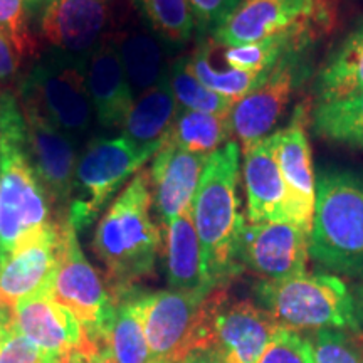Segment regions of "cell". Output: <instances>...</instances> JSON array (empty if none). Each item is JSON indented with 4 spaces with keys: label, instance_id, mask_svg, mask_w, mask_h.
Segmentation results:
<instances>
[{
    "label": "cell",
    "instance_id": "obj_1",
    "mask_svg": "<svg viewBox=\"0 0 363 363\" xmlns=\"http://www.w3.org/2000/svg\"><path fill=\"white\" fill-rule=\"evenodd\" d=\"M163 238L152 217L148 172L140 170L98 222L93 251L106 269L108 289L135 288L153 278Z\"/></svg>",
    "mask_w": 363,
    "mask_h": 363
},
{
    "label": "cell",
    "instance_id": "obj_2",
    "mask_svg": "<svg viewBox=\"0 0 363 363\" xmlns=\"http://www.w3.org/2000/svg\"><path fill=\"white\" fill-rule=\"evenodd\" d=\"M240 147L233 140L207 158L190 214L201 240L206 274L214 288L240 274L239 240L246 216L238 195Z\"/></svg>",
    "mask_w": 363,
    "mask_h": 363
},
{
    "label": "cell",
    "instance_id": "obj_3",
    "mask_svg": "<svg viewBox=\"0 0 363 363\" xmlns=\"http://www.w3.org/2000/svg\"><path fill=\"white\" fill-rule=\"evenodd\" d=\"M54 220L51 199L27 157L19 101L16 93L0 91V259Z\"/></svg>",
    "mask_w": 363,
    "mask_h": 363
},
{
    "label": "cell",
    "instance_id": "obj_4",
    "mask_svg": "<svg viewBox=\"0 0 363 363\" xmlns=\"http://www.w3.org/2000/svg\"><path fill=\"white\" fill-rule=\"evenodd\" d=\"M310 257L335 276L363 281V172L343 167L316 175Z\"/></svg>",
    "mask_w": 363,
    "mask_h": 363
},
{
    "label": "cell",
    "instance_id": "obj_5",
    "mask_svg": "<svg viewBox=\"0 0 363 363\" xmlns=\"http://www.w3.org/2000/svg\"><path fill=\"white\" fill-rule=\"evenodd\" d=\"M254 298L279 326L298 333L357 331L350 288L330 272H305L281 281L259 279Z\"/></svg>",
    "mask_w": 363,
    "mask_h": 363
},
{
    "label": "cell",
    "instance_id": "obj_6",
    "mask_svg": "<svg viewBox=\"0 0 363 363\" xmlns=\"http://www.w3.org/2000/svg\"><path fill=\"white\" fill-rule=\"evenodd\" d=\"M86 65L49 49L17 84L19 103L29 104L76 143L91 136L96 120L84 76Z\"/></svg>",
    "mask_w": 363,
    "mask_h": 363
},
{
    "label": "cell",
    "instance_id": "obj_7",
    "mask_svg": "<svg viewBox=\"0 0 363 363\" xmlns=\"http://www.w3.org/2000/svg\"><path fill=\"white\" fill-rule=\"evenodd\" d=\"M318 38H299L284 49L266 79L252 93L234 104L230 128L235 142L246 150L274 133L293 94L306 83L313 71V52Z\"/></svg>",
    "mask_w": 363,
    "mask_h": 363
},
{
    "label": "cell",
    "instance_id": "obj_8",
    "mask_svg": "<svg viewBox=\"0 0 363 363\" xmlns=\"http://www.w3.org/2000/svg\"><path fill=\"white\" fill-rule=\"evenodd\" d=\"M157 152L142 150L125 136L91 138L76 167L74 189L69 202L71 224L76 230L88 227L110 203L126 182L143 170Z\"/></svg>",
    "mask_w": 363,
    "mask_h": 363
},
{
    "label": "cell",
    "instance_id": "obj_9",
    "mask_svg": "<svg viewBox=\"0 0 363 363\" xmlns=\"http://www.w3.org/2000/svg\"><path fill=\"white\" fill-rule=\"evenodd\" d=\"M208 293L175 289L147 293L140 289V318L157 363H179L189 353L206 350Z\"/></svg>",
    "mask_w": 363,
    "mask_h": 363
},
{
    "label": "cell",
    "instance_id": "obj_10",
    "mask_svg": "<svg viewBox=\"0 0 363 363\" xmlns=\"http://www.w3.org/2000/svg\"><path fill=\"white\" fill-rule=\"evenodd\" d=\"M281 328L251 299H233L225 286L207 296V343L224 363H256Z\"/></svg>",
    "mask_w": 363,
    "mask_h": 363
},
{
    "label": "cell",
    "instance_id": "obj_11",
    "mask_svg": "<svg viewBox=\"0 0 363 363\" xmlns=\"http://www.w3.org/2000/svg\"><path fill=\"white\" fill-rule=\"evenodd\" d=\"M331 21L330 0H242L212 40L224 48H235L301 27H316L325 33Z\"/></svg>",
    "mask_w": 363,
    "mask_h": 363
},
{
    "label": "cell",
    "instance_id": "obj_12",
    "mask_svg": "<svg viewBox=\"0 0 363 363\" xmlns=\"http://www.w3.org/2000/svg\"><path fill=\"white\" fill-rule=\"evenodd\" d=\"M59 305L69 310L84 326L88 337L101 328L111 308L110 289L79 246L78 230L62 216L57 267L49 289Z\"/></svg>",
    "mask_w": 363,
    "mask_h": 363
},
{
    "label": "cell",
    "instance_id": "obj_13",
    "mask_svg": "<svg viewBox=\"0 0 363 363\" xmlns=\"http://www.w3.org/2000/svg\"><path fill=\"white\" fill-rule=\"evenodd\" d=\"M115 0H52L40 17L49 49L86 65L115 35Z\"/></svg>",
    "mask_w": 363,
    "mask_h": 363
},
{
    "label": "cell",
    "instance_id": "obj_14",
    "mask_svg": "<svg viewBox=\"0 0 363 363\" xmlns=\"http://www.w3.org/2000/svg\"><path fill=\"white\" fill-rule=\"evenodd\" d=\"M239 266L261 281L305 274L310 261V230L291 222L246 220L239 240Z\"/></svg>",
    "mask_w": 363,
    "mask_h": 363
},
{
    "label": "cell",
    "instance_id": "obj_15",
    "mask_svg": "<svg viewBox=\"0 0 363 363\" xmlns=\"http://www.w3.org/2000/svg\"><path fill=\"white\" fill-rule=\"evenodd\" d=\"M61 220L62 216L26 235L0 259V294L11 310L51 289L61 246Z\"/></svg>",
    "mask_w": 363,
    "mask_h": 363
},
{
    "label": "cell",
    "instance_id": "obj_16",
    "mask_svg": "<svg viewBox=\"0 0 363 363\" xmlns=\"http://www.w3.org/2000/svg\"><path fill=\"white\" fill-rule=\"evenodd\" d=\"M19 106L26 123V148L30 165L52 206L65 207L71 202L74 189L78 143L33 106L24 103H19Z\"/></svg>",
    "mask_w": 363,
    "mask_h": 363
},
{
    "label": "cell",
    "instance_id": "obj_17",
    "mask_svg": "<svg viewBox=\"0 0 363 363\" xmlns=\"http://www.w3.org/2000/svg\"><path fill=\"white\" fill-rule=\"evenodd\" d=\"M242 175L247 222H291L299 225L291 195L276 160L272 135L244 150Z\"/></svg>",
    "mask_w": 363,
    "mask_h": 363
},
{
    "label": "cell",
    "instance_id": "obj_18",
    "mask_svg": "<svg viewBox=\"0 0 363 363\" xmlns=\"http://www.w3.org/2000/svg\"><path fill=\"white\" fill-rule=\"evenodd\" d=\"M13 326L34 347L61 360L89 343L84 326L49 291L24 299L13 308Z\"/></svg>",
    "mask_w": 363,
    "mask_h": 363
},
{
    "label": "cell",
    "instance_id": "obj_19",
    "mask_svg": "<svg viewBox=\"0 0 363 363\" xmlns=\"http://www.w3.org/2000/svg\"><path fill=\"white\" fill-rule=\"evenodd\" d=\"M207 158L172 145H162L153 155L148 172L150 192L152 206L163 225L192 206Z\"/></svg>",
    "mask_w": 363,
    "mask_h": 363
},
{
    "label": "cell",
    "instance_id": "obj_20",
    "mask_svg": "<svg viewBox=\"0 0 363 363\" xmlns=\"http://www.w3.org/2000/svg\"><path fill=\"white\" fill-rule=\"evenodd\" d=\"M306 110L298 106L288 126L272 133L276 160L291 195L298 224L311 233L316 202V174L306 136Z\"/></svg>",
    "mask_w": 363,
    "mask_h": 363
},
{
    "label": "cell",
    "instance_id": "obj_21",
    "mask_svg": "<svg viewBox=\"0 0 363 363\" xmlns=\"http://www.w3.org/2000/svg\"><path fill=\"white\" fill-rule=\"evenodd\" d=\"M84 76L99 126L104 130L121 128L135 96L113 38L91 54L86 61Z\"/></svg>",
    "mask_w": 363,
    "mask_h": 363
},
{
    "label": "cell",
    "instance_id": "obj_22",
    "mask_svg": "<svg viewBox=\"0 0 363 363\" xmlns=\"http://www.w3.org/2000/svg\"><path fill=\"white\" fill-rule=\"evenodd\" d=\"M138 286L110 291V311L101 328L89 337L115 363H157L145 337L138 311Z\"/></svg>",
    "mask_w": 363,
    "mask_h": 363
},
{
    "label": "cell",
    "instance_id": "obj_23",
    "mask_svg": "<svg viewBox=\"0 0 363 363\" xmlns=\"http://www.w3.org/2000/svg\"><path fill=\"white\" fill-rule=\"evenodd\" d=\"M163 227H165V238H163L162 252L169 288L175 291L216 289L206 274L202 246L190 208Z\"/></svg>",
    "mask_w": 363,
    "mask_h": 363
},
{
    "label": "cell",
    "instance_id": "obj_24",
    "mask_svg": "<svg viewBox=\"0 0 363 363\" xmlns=\"http://www.w3.org/2000/svg\"><path fill=\"white\" fill-rule=\"evenodd\" d=\"M135 99L169 74L170 65L163 40L152 29L128 27L113 35ZM169 45V44H167Z\"/></svg>",
    "mask_w": 363,
    "mask_h": 363
},
{
    "label": "cell",
    "instance_id": "obj_25",
    "mask_svg": "<svg viewBox=\"0 0 363 363\" xmlns=\"http://www.w3.org/2000/svg\"><path fill=\"white\" fill-rule=\"evenodd\" d=\"M318 103H331L363 93V19L347 34L318 71Z\"/></svg>",
    "mask_w": 363,
    "mask_h": 363
},
{
    "label": "cell",
    "instance_id": "obj_26",
    "mask_svg": "<svg viewBox=\"0 0 363 363\" xmlns=\"http://www.w3.org/2000/svg\"><path fill=\"white\" fill-rule=\"evenodd\" d=\"M177 111H179V104H177L169 74H167L160 83L135 99L121 126L123 130L121 136H125L138 148L158 152L163 136L169 131Z\"/></svg>",
    "mask_w": 363,
    "mask_h": 363
},
{
    "label": "cell",
    "instance_id": "obj_27",
    "mask_svg": "<svg viewBox=\"0 0 363 363\" xmlns=\"http://www.w3.org/2000/svg\"><path fill=\"white\" fill-rule=\"evenodd\" d=\"M229 116L179 108L162 145H172L185 152L211 157L233 142Z\"/></svg>",
    "mask_w": 363,
    "mask_h": 363
},
{
    "label": "cell",
    "instance_id": "obj_28",
    "mask_svg": "<svg viewBox=\"0 0 363 363\" xmlns=\"http://www.w3.org/2000/svg\"><path fill=\"white\" fill-rule=\"evenodd\" d=\"M311 128L328 142L363 150V93L316 104L311 113Z\"/></svg>",
    "mask_w": 363,
    "mask_h": 363
},
{
    "label": "cell",
    "instance_id": "obj_29",
    "mask_svg": "<svg viewBox=\"0 0 363 363\" xmlns=\"http://www.w3.org/2000/svg\"><path fill=\"white\" fill-rule=\"evenodd\" d=\"M187 65L195 78L203 86L234 103L240 101L249 93H252L266 79L267 72L271 71L249 72L234 69V67H225V69L214 67L211 62V44L207 39H202L195 48V51L189 54Z\"/></svg>",
    "mask_w": 363,
    "mask_h": 363
},
{
    "label": "cell",
    "instance_id": "obj_30",
    "mask_svg": "<svg viewBox=\"0 0 363 363\" xmlns=\"http://www.w3.org/2000/svg\"><path fill=\"white\" fill-rule=\"evenodd\" d=\"M150 29L169 45H184L192 38L195 22L189 0H133Z\"/></svg>",
    "mask_w": 363,
    "mask_h": 363
},
{
    "label": "cell",
    "instance_id": "obj_31",
    "mask_svg": "<svg viewBox=\"0 0 363 363\" xmlns=\"http://www.w3.org/2000/svg\"><path fill=\"white\" fill-rule=\"evenodd\" d=\"M169 81L179 108L224 116H229L233 111L234 101L214 93L195 78L187 65V56L177 57L175 61H172Z\"/></svg>",
    "mask_w": 363,
    "mask_h": 363
},
{
    "label": "cell",
    "instance_id": "obj_32",
    "mask_svg": "<svg viewBox=\"0 0 363 363\" xmlns=\"http://www.w3.org/2000/svg\"><path fill=\"white\" fill-rule=\"evenodd\" d=\"M313 363H363V335L348 330L305 333Z\"/></svg>",
    "mask_w": 363,
    "mask_h": 363
},
{
    "label": "cell",
    "instance_id": "obj_33",
    "mask_svg": "<svg viewBox=\"0 0 363 363\" xmlns=\"http://www.w3.org/2000/svg\"><path fill=\"white\" fill-rule=\"evenodd\" d=\"M0 34L12 44L21 61L38 52V40L30 33L24 0H0Z\"/></svg>",
    "mask_w": 363,
    "mask_h": 363
},
{
    "label": "cell",
    "instance_id": "obj_34",
    "mask_svg": "<svg viewBox=\"0 0 363 363\" xmlns=\"http://www.w3.org/2000/svg\"><path fill=\"white\" fill-rule=\"evenodd\" d=\"M256 363H313L310 343L305 333L281 326Z\"/></svg>",
    "mask_w": 363,
    "mask_h": 363
},
{
    "label": "cell",
    "instance_id": "obj_35",
    "mask_svg": "<svg viewBox=\"0 0 363 363\" xmlns=\"http://www.w3.org/2000/svg\"><path fill=\"white\" fill-rule=\"evenodd\" d=\"M199 35H214L242 0H189Z\"/></svg>",
    "mask_w": 363,
    "mask_h": 363
},
{
    "label": "cell",
    "instance_id": "obj_36",
    "mask_svg": "<svg viewBox=\"0 0 363 363\" xmlns=\"http://www.w3.org/2000/svg\"><path fill=\"white\" fill-rule=\"evenodd\" d=\"M21 57L12 44L0 34V83L12 79L21 67Z\"/></svg>",
    "mask_w": 363,
    "mask_h": 363
},
{
    "label": "cell",
    "instance_id": "obj_37",
    "mask_svg": "<svg viewBox=\"0 0 363 363\" xmlns=\"http://www.w3.org/2000/svg\"><path fill=\"white\" fill-rule=\"evenodd\" d=\"M65 363H115L103 350L96 342L89 338V343L86 347L79 348V350L72 352L69 357L66 358Z\"/></svg>",
    "mask_w": 363,
    "mask_h": 363
},
{
    "label": "cell",
    "instance_id": "obj_38",
    "mask_svg": "<svg viewBox=\"0 0 363 363\" xmlns=\"http://www.w3.org/2000/svg\"><path fill=\"white\" fill-rule=\"evenodd\" d=\"M350 291L353 299V318H355L357 333L363 335V281L353 286Z\"/></svg>",
    "mask_w": 363,
    "mask_h": 363
},
{
    "label": "cell",
    "instance_id": "obj_39",
    "mask_svg": "<svg viewBox=\"0 0 363 363\" xmlns=\"http://www.w3.org/2000/svg\"><path fill=\"white\" fill-rule=\"evenodd\" d=\"M179 363H224L220 360V357L217 355L214 350L211 348H206V350H195L192 353H189L184 360H180Z\"/></svg>",
    "mask_w": 363,
    "mask_h": 363
},
{
    "label": "cell",
    "instance_id": "obj_40",
    "mask_svg": "<svg viewBox=\"0 0 363 363\" xmlns=\"http://www.w3.org/2000/svg\"><path fill=\"white\" fill-rule=\"evenodd\" d=\"M13 323V310H11L4 303L2 294H0V328H9Z\"/></svg>",
    "mask_w": 363,
    "mask_h": 363
},
{
    "label": "cell",
    "instance_id": "obj_41",
    "mask_svg": "<svg viewBox=\"0 0 363 363\" xmlns=\"http://www.w3.org/2000/svg\"><path fill=\"white\" fill-rule=\"evenodd\" d=\"M27 11H38L39 7H45L52 2V0H24Z\"/></svg>",
    "mask_w": 363,
    "mask_h": 363
},
{
    "label": "cell",
    "instance_id": "obj_42",
    "mask_svg": "<svg viewBox=\"0 0 363 363\" xmlns=\"http://www.w3.org/2000/svg\"><path fill=\"white\" fill-rule=\"evenodd\" d=\"M9 328H11V326H9ZM9 328H0V347H2V342H4V338H6V333H7Z\"/></svg>",
    "mask_w": 363,
    "mask_h": 363
}]
</instances>
